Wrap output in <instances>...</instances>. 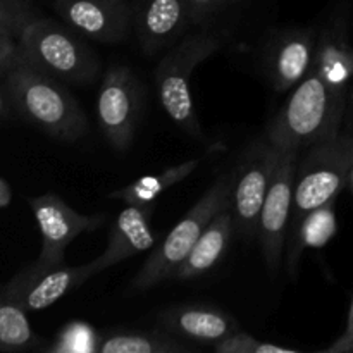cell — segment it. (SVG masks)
I'll use <instances>...</instances> for the list:
<instances>
[{
    "instance_id": "29",
    "label": "cell",
    "mask_w": 353,
    "mask_h": 353,
    "mask_svg": "<svg viewBox=\"0 0 353 353\" xmlns=\"http://www.w3.org/2000/svg\"><path fill=\"white\" fill-rule=\"evenodd\" d=\"M255 353H299V350H295V348L279 347V345L268 343V341H259Z\"/></svg>"
},
{
    "instance_id": "4",
    "label": "cell",
    "mask_w": 353,
    "mask_h": 353,
    "mask_svg": "<svg viewBox=\"0 0 353 353\" xmlns=\"http://www.w3.org/2000/svg\"><path fill=\"white\" fill-rule=\"evenodd\" d=\"M234 176H236V168L223 172L214 181V185L200 196L199 202L185 214V217L172 228L164 243L145 261L140 272L131 281L134 292H145L165 279L174 278L210 221L221 210L231 207Z\"/></svg>"
},
{
    "instance_id": "9",
    "label": "cell",
    "mask_w": 353,
    "mask_h": 353,
    "mask_svg": "<svg viewBox=\"0 0 353 353\" xmlns=\"http://www.w3.org/2000/svg\"><path fill=\"white\" fill-rule=\"evenodd\" d=\"M299 162L300 150L296 148L279 152L278 165H276L274 176H272L261 216H259L257 238L261 241L265 265L272 274L279 271L283 261Z\"/></svg>"
},
{
    "instance_id": "8",
    "label": "cell",
    "mask_w": 353,
    "mask_h": 353,
    "mask_svg": "<svg viewBox=\"0 0 353 353\" xmlns=\"http://www.w3.org/2000/svg\"><path fill=\"white\" fill-rule=\"evenodd\" d=\"M279 152L264 134L248 147L236 165L230 210L241 236H257L259 216L278 165Z\"/></svg>"
},
{
    "instance_id": "25",
    "label": "cell",
    "mask_w": 353,
    "mask_h": 353,
    "mask_svg": "<svg viewBox=\"0 0 353 353\" xmlns=\"http://www.w3.org/2000/svg\"><path fill=\"white\" fill-rule=\"evenodd\" d=\"M257 345V338L243 333L241 330H236L228 334L226 338H223L221 341H217L212 348L217 353H255Z\"/></svg>"
},
{
    "instance_id": "34",
    "label": "cell",
    "mask_w": 353,
    "mask_h": 353,
    "mask_svg": "<svg viewBox=\"0 0 353 353\" xmlns=\"http://www.w3.org/2000/svg\"><path fill=\"white\" fill-rule=\"evenodd\" d=\"M3 110H6V102H3V97L0 95V116L3 114Z\"/></svg>"
},
{
    "instance_id": "32",
    "label": "cell",
    "mask_w": 353,
    "mask_h": 353,
    "mask_svg": "<svg viewBox=\"0 0 353 353\" xmlns=\"http://www.w3.org/2000/svg\"><path fill=\"white\" fill-rule=\"evenodd\" d=\"M109 2L117 3V6H131V0H109Z\"/></svg>"
},
{
    "instance_id": "23",
    "label": "cell",
    "mask_w": 353,
    "mask_h": 353,
    "mask_svg": "<svg viewBox=\"0 0 353 353\" xmlns=\"http://www.w3.org/2000/svg\"><path fill=\"white\" fill-rule=\"evenodd\" d=\"M99 343L100 336L90 324L72 321L62 327L54 345L47 350L55 353H93L99 350Z\"/></svg>"
},
{
    "instance_id": "5",
    "label": "cell",
    "mask_w": 353,
    "mask_h": 353,
    "mask_svg": "<svg viewBox=\"0 0 353 353\" xmlns=\"http://www.w3.org/2000/svg\"><path fill=\"white\" fill-rule=\"evenodd\" d=\"M353 165V133L347 128L336 137L317 141L307 148L299 162L293 190V205L288 234L300 226L309 212L334 202L348 185Z\"/></svg>"
},
{
    "instance_id": "3",
    "label": "cell",
    "mask_w": 353,
    "mask_h": 353,
    "mask_svg": "<svg viewBox=\"0 0 353 353\" xmlns=\"http://www.w3.org/2000/svg\"><path fill=\"white\" fill-rule=\"evenodd\" d=\"M24 62L68 85H88L99 74V59L81 34L64 23L34 17L17 38Z\"/></svg>"
},
{
    "instance_id": "30",
    "label": "cell",
    "mask_w": 353,
    "mask_h": 353,
    "mask_svg": "<svg viewBox=\"0 0 353 353\" xmlns=\"http://www.w3.org/2000/svg\"><path fill=\"white\" fill-rule=\"evenodd\" d=\"M343 128H347L348 131H352L353 133V85L350 88V93H348V107H347V116H345Z\"/></svg>"
},
{
    "instance_id": "1",
    "label": "cell",
    "mask_w": 353,
    "mask_h": 353,
    "mask_svg": "<svg viewBox=\"0 0 353 353\" xmlns=\"http://www.w3.org/2000/svg\"><path fill=\"white\" fill-rule=\"evenodd\" d=\"M347 107L348 93L334 90L310 69L269 123L265 137L278 150L296 148L302 152L317 141L336 137L343 130Z\"/></svg>"
},
{
    "instance_id": "26",
    "label": "cell",
    "mask_w": 353,
    "mask_h": 353,
    "mask_svg": "<svg viewBox=\"0 0 353 353\" xmlns=\"http://www.w3.org/2000/svg\"><path fill=\"white\" fill-rule=\"evenodd\" d=\"M236 2L240 0H186V6L192 14L193 24H203V21Z\"/></svg>"
},
{
    "instance_id": "24",
    "label": "cell",
    "mask_w": 353,
    "mask_h": 353,
    "mask_svg": "<svg viewBox=\"0 0 353 353\" xmlns=\"http://www.w3.org/2000/svg\"><path fill=\"white\" fill-rule=\"evenodd\" d=\"M31 19H34L33 12L23 0H0V28L16 40Z\"/></svg>"
},
{
    "instance_id": "12",
    "label": "cell",
    "mask_w": 353,
    "mask_h": 353,
    "mask_svg": "<svg viewBox=\"0 0 353 353\" xmlns=\"http://www.w3.org/2000/svg\"><path fill=\"white\" fill-rule=\"evenodd\" d=\"M192 26L186 0H131V28L143 54L168 52Z\"/></svg>"
},
{
    "instance_id": "19",
    "label": "cell",
    "mask_w": 353,
    "mask_h": 353,
    "mask_svg": "<svg viewBox=\"0 0 353 353\" xmlns=\"http://www.w3.org/2000/svg\"><path fill=\"white\" fill-rule=\"evenodd\" d=\"M196 345L188 343L165 330L116 331L100 336L99 353H186L195 352Z\"/></svg>"
},
{
    "instance_id": "31",
    "label": "cell",
    "mask_w": 353,
    "mask_h": 353,
    "mask_svg": "<svg viewBox=\"0 0 353 353\" xmlns=\"http://www.w3.org/2000/svg\"><path fill=\"white\" fill-rule=\"evenodd\" d=\"M10 200V192H9V186L0 179V207L7 205Z\"/></svg>"
},
{
    "instance_id": "21",
    "label": "cell",
    "mask_w": 353,
    "mask_h": 353,
    "mask_svg": "<svg viewBox=\"0 0 353 353\" xmlns=\"http://www.w3.org/2000/svg\"><path fill=\"white\" fill-rule=\"evenodd\" d=\"M200 162H202L200 157L190 159V161L181 162L178 165H172V168L164 169V171L155 172V174L141 176V178H138L131 185L112 192L109 196L112 200H121L126 205H147V203H154L171 186L178 185L183 179L188 178L199 168Z\"/></svg>"
},
{
    "instance_id": "6",
    "label": "cell",
    "mask_w": 353,
    "mask_h": 353,
    "mask_svg": "<svg viewBox=\"0 0 353 353\" xmlns=\"http://www.w3.org/2000/svg\"><path fill=\"white\" fill-rule=\"evenodd\" d=\"M223 47V38L210 31H195L172 45L154 71L162 109L172 123L193 138L202 137L192 95V72Z\"/></svg>"
},
{
    "instance_id": "28",
    "label": "cell",
    "mask_w": 353,
    "mask_h": 353,
    "mask_svg": "<svg viewBox=\"0 0 353 353\" xmlns=\"http://www.w3.org/2000/svg\"><path fill=\"white\" fill-rule=\"evenodd\" d=\"M324 353H352L353 352V300L348 309L347 326L341 336L334 340L327 348H324Z\"/></svg>"
},
{
    "instance_id": "7",
    "label": "cell",
    "mask_w": 353,
    "mask_h": 353,
    "mask_svg": "<svg viewBox=\"0 0 353 353\" xmlns=\"http://www.w3.org/2000/svg\"><path fill=\"white\" fill-rule=\"evenodd\" d=\"M143 109V86L124 64H112L105 71L97 97V121L107 143L124 152L133 143Z\"/></svg>"
},
{
    "instance_id": "2",
    "label": "cell",
    "mask_w": 353,
    "mask_h": 353,
    "mask_svg": "<svg viewBox=\"0 0 353 353\" xmlns=\"http://www.w3.org/2000/svg\"><path fill=\"white\" fill-rule=\"evenodd\" d=\"M7 90L17 110L50 137L74 141L88 133V119L64 83L23 59L7 72Z\"/></svg>"
},
{
    "instance_id": "16",
    "label": "cell",
    "mask_w": 353,
    "mask_h": 353,
    "mask_svg": "<svg viewBox=\"0 0 353 353\" xmlns=\"http://www.w3.org/2000/svg\"><path fill=\"white\" fill-rule=\"evenodd\" d=\"M159 326L168 333L193 345L214 347L233 331L240 330L236 321L212 305H178L159 312Z\"/></svg>"
},
{
    "instance_id": "17",
    "label": "cell",
    "mask_w": 353,
    "mask_h": 353,
    "mask_svg": "<svg viewBox=\"0 0 353 353\" xmlns=\"http://www.w3.org/2000/svg\"><path fill=\"white\" fill-rule=\"evenodd\" d=\"M314 71L323 76L334 90L350 93L353 85V43L348 19L334 16L316 33Z\"/></svg>"
},
{
    "instance_id": "13",
    "label": "cell",
    "mask_w": 353,
    "mask_h": 353,
    "mask_svg": "<svg viewBox=\"0 0 353 353\" xmlns=\"http://www.w3.org/2000/svg\"><path fill=\"white\" fill-rule=\"evenodd\" d=\"M55 12L72 31L100 43H117L131 30V6L109 0H55Z\"/></svg>"
},
{
    "instance_id": "10",
    "label": "cell",
    "mask_w": 353,
    "mask_h": 353,
    "mask_svg": "<svg viewBox=\"0 0 353 353\" xmlns=\"http://www.w3.org/2000/svg\"><path fill=\"white\" fill-rule=\"evenodd\" d=\"M30 205L41 236V250L37 261L40 265L64 264V254L72 240L83 233L95 231L105 221L102 214L86 216L76 212L55 193L34 196L30 200Z\"/></svg>"
},
{
    "instance_id": "18",
    "label": "cell",
    "mask_w": 353,
    "mask_h": 353,
    "mask_svg": "<svg viewBox=\"0 0 353 353\" xmlns=\"http://www.w3.org/2000/svg\"><path fill=\"white\" fill-rule=\"evenodd\" d=\"M234 231H236V228H234V219L231 210H221L210 221L205 231L200 234L199 241L192 248L190 255L185 259V262H183L181 268L178 269V272H176L172 279L188 281V279L199 278V276L205 274L210 269L216 268L223 261Z\"/></svg>"
},
{
    "instance_id": "27",
    "label": "cell",
    "mask_w": 353,
    "mask_h": 353,
    "mask_svg": "<svg viewBox=\"0 0 353 353\" xmlns=\"http://www.w3.org/2000/svg\"><path fill=\"white\" fill-rule=\"evenodd\" d=\"M19 45L16 38L0 28V74H7L19 62Z\"/></svg>"
},
{
    "instance_id": "20",
    "label": "cell",
    "mask_w": 353,
    "mask_h": 353,
    "mask_svg": "<svg viewBox=\"0 0 353 353\" xmlns=\"http://www.w3.org/2000/svg\"><path fill=\"white\" fill-rule=\"evenodd\" d=\"M338 231L336 210L334 202L317 207L316 210L307 214L302 219L300 226L290 234L288 241V257L286 265L292 276L296 274L300 255L307 248H323L330 243Z\"/></svg>"
},
{
    "instance_id": "33",
    "label": "cell",
    "mask_w": 353,
    "mask_h": 353,
    "mask_svg": "<svg viewBox=\"0 0 353 353\" xmlns=\"http://www.w3.org/2000/svg\"><path fill=\"white\" fill-rule=\"evenodd\" d=\"M348 188H350V192L353 193V165H352V169H350V174H348Z\"/></svg>"
},
{
    "instance_id": "22",
    "label": "cell",
    "mask_w": 353,
    "mask_h": 353,
    "mask_svg": "<svg viewBox=\"0 0 353 353\" xmlns=\"http://www.w3.org/2000/svg\"><path fill=\"white\" fill-rule=\"evenodd\" d=\"M41 347V338L31 327L28 312L0 290V352H26Z\"/></svg>"
},
{
    "instance_id": "15",
    "label": "cell",
    "mask_w": 353,
    "mask_h": 353,
    "mask_svg": "<svg viewBox=\"0 0 353 353\" xmlns=\"http://www.w3.org/2000/svg\"><path fill=\"white\" fill-rule=\"evenodd\" d=\"M154 203L128 205L117 216L109 241L102 254L90 261L93 274L105 271L133 255L150 250L155 245V233L152 228Z\"/></svg>"
},
{
    "instance_id": "11",
    "label": "cell",
    "mask_w": 353,
    "mask_h": 353,
    "mask_svg": "<svg viewBox=\"0 0 353 353\" xmlns=\"http://www.w3.org/2000/svg\"><path fill=\"white\" fill-rule=\"evenodd\" d=\"M92 276L95 274L90 262L79 268H68L64 264L40 265L34 262L17 272L2 290L26 312H40L59 302L71 290L81 286Z\"/></svg>"
},
{
    "instance_id": "14",
    "label": "cell",
    "mask_w": 353,
    "mask_h": 353,
    "mask_svg": "<svg viewBox=\"0 0 353 353\" xmlns=\"http://www.w3.org/2000/svg\"><path fill=\"white\" fill-rule=\"evenodd\" d=\"M316 57V33L312 28H292L272 34L265 48V71L276 92L299 85L310 72Z\"/></svg>"
}]
</instances>
